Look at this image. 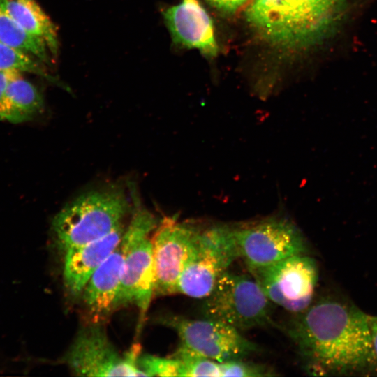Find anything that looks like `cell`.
<instances>
[{"label": "cell", "instance_id": "obj_1", "mask_svg": "<svg viewBox=\"0 0 377 377\" xmlns=\"http://www.w3.org/2000/svg\"><path fill=\"white\" fill-rule=\"evenodd\" d=\"M294 314L286 332L311 373L366 374L376 368L369 315L357 306L326 295Z\"/></svg>", "mask_w": 377, "mask_h": 377}, {"label": "cell", "instance_id": "obj_2", "mask_svg": "<svg viewBox=\"0 0 377 377\" xmlns=\"http://www.w3.org/2000/svg\"><path fill=\"white\" fill-rule=\"evenodd\" d=\"M345 13L346 0H253L246 17L267 41L300 49L332 36Z\"/></svg>", "mask_w": 377, "mask_h": 377}, {"label": "cell", "instance_id": "obj_3", "mask_svg": "<svg viewBox=\"0 0 377 377\" xmlns=\"http://www.w3.org/2000/svg\"><path fill=\"white\" fill-rule=\"evenodd\" d=\"M124 188L108 186L84 193L54 216L52 229L64 251L102 238L132 210Z\"/></svg>", "mask_w": 377, "mask_h": 377}, {"label": "cell", "instance_id": "obj_4", "mask_svg": "<svg viewBox=\"0 0 377 377\" xmlns=\"http://www.w3.org/2000/svg\"><path fill=\"white\" fill-rule=\"evenodd\" d=\"M131 219L124 232L121 245L124 263L115 309L135 304L143 322L154 295V269L151 233L158 223L154 216L143 208L135 195Z\"/></svg>", "mask_w": 377, "mask_h": 377}, {"label": "cell", "instance_id": "obj_5", "mask_svg": "<svg viewBox=\"0 0 377 377\" xmlns=\"http://www.w3.org/2000/svg\"><path fill=\"white\" fill-rule=\"evenodd\" d=\"M272 304L254 278L228 270L204 298L202 312L242 332L270 324Z\"/></svg>", "mask_w": 377, "mask_h": 377}, {"label": "cell", "instance_id": "obj_6", "mask_svg": "<svg viewBox=\"0 0 377 377\" xmlns=\"http://www.w3.org/2000/svg\"><path fill=\"white\" fill-rule=\"evenodd\" d=\"M238 258L231 226H198L179 279L177 293L204 299Z\"/></svg>", "mask_w": 377, "mask_h": 377}, {"label": "cell", "instance_id": "obj_7", "mask_svg": "<svg viewBox=\"0 0 377 377\" xmlns=\"http://www.w3.org/2000/svg\"><path fill=\"white\" fill-rule=\"evenodd\" d=\"M231 228L238 256L251 274L288 257L308 253L304 235L287 219L270 218Z\"/></svg>", "mask_w": 377, "mask_h": 377}, {"label": "cell", "instance_id": "obj_8", "mask_svg": "<svg viewBox=\"0 0 377 377\" xmlns=\"http://www.w3.org/2000/svg\"><path fill=\"white\" fill-rule=\"evenodd\" d=\"M140 351V346L134 344L120 354L96 324L78 333L64 360L77 376H144L138 366Z\"/></svg>", "mask_w": 377, "mask_h": 377}, {"label": "cell", "instance_id": "obj_9", "mask_svg": "<svg viewBox=\"0 0 377 377\" xmlns=\"http://www.w3.org/2000/svg\"><path fill=\"white\" fill-rule=\"evenodd\" d=\"M160 322L177 332L181 346L217 362L245 359L259 350L239 330L216 320L168 316Z\"/></svg>", "mask_w": 377, "mask_h": 377}, {"label": "cell", "instance_id": "obj_10", "mask_svg": "<svg viewBox=\"0 0 377 377\" xmlns=\"http://www.w3.org/2000/svg\"><path fill=\"white\" fill-rule=\"evenodd\" d=\"M318 274L315 259L302 254L284 258L252 275L273 304L297 313L313 302Z\"/></svg>", "mask_w": 377, "mask_h": 377}, {"label": "cell", "instance_id": "obj_11", "mask_svg": "<svg viewBox=\"0 0 377 377\" xmlns=\"http://www.w3.org/2000/svg\"><path fill=\"white\" fill-rule=\"evenodd\" d=\"M198 226L164 217L151 236L155 276L154 295L177 293L179 276L189 254Z\"/></svg>", "mask_w": 377, "mask_h": 377}, {"label": "cell", "instance_id": "obj_12", "mask_svg": "<svg viewBox=\"0 0 377 377\" xmlns=\"http://www.w3.org/2000/svg\"><path fill=\"white\" fill-rule=\"evenodd\" d=\"M164 18L175 43L215 56L218 46L212 20L198 0H182L168 8Z\"/></svg>", "mask_w": 377, "mask_h": 377}, {"label": "cell", "instance_id": "obj_13", "mask_svg": "<svg viewBox=\"0 0 377 377\" xmlns=\"http://www.w3.org/2000/svg\"><path fill=\"white\" fill-rule=\"evenodd\" d=\"M125 228L121 223L102 238L65 251L64 281L71 295L82 293L94 272L119 244Z\"/></svg>", "mask_w": 377, "mask_h": 377}, {"label": "cell", "instance_id": "obj_14", "mask_svg": "<svg viewBox=\"0 0 377 377\" xmlns=\"http://www.w3.org/2000/svg\"><path fill=\"white\" fill-rule=\"evenodd\" d=\"M123 263L124 253L120 242L94 272L81 293L87 311L94 321L115 310Z\"/></svg>", "mask_w": 377, "mask_h": 377}, {"label": "cell", "instance_id": "obj_15", "mask_svg": "<svg viewBox=\"0 0 377 377\" xmlns=\"http://www.w3.org/2000/svg\"><path fill=\"white\" fill-rule=\"evenodd\" d=\"M43 105L38 89L19 73L10 79L0 99V120L14 124L31 120Z\"/></svg>", "mask_w": 377, "mask_h": 377}, {"label": "cell", "instance_id": "obj_16", "mask_svg": "<svg viewBox=\"0 0 377 377\" xmlns=\"http://www.w3.org/2000/svg\"><path fill=\"white\" fill-rule=\"evenodd\" d=\"M10 16L27 32L42 39L52 54H57V29L35 0H2Z\"/></svg>", "mask_w": 377, "mask_h": 377}, {"label": "cell", "instance_id": "obj_17", "mask_svg": "<svg viewBox=\"0 0 377 377\" xmlns=\"http://www.w3.org/2000/svg\"><path fill=\"white\" fill-rule=\"evenodd\" d=\"M0 40L41 63L48 64L51 61V53L46 43L22 28L8 13L2 0H0Z\"/></svg>", "mask_w": 377, "mask_h": 377}, {"label": "cell", "instance_id": "obj_18", "mask_svg": "<svg viewBox=\"0 0 377 377\" xmlns=\"http://www.w3.org/2000/svg\"><path fill=\"white\" fill-rule=\"evenodd\" d=\"M42 64L32 56L0 40V71L32 73L60 85L59 82L47 72Z\"/></svg>", "mask_w": 377, "mask_h": 377}, {"label": "cell", "instance_id": "obj_19", "mask_svg": "<svg viewBox=\"0 0 377 377\" xmlns=\"http://www.w3.org/2000/svg\"><path fill=\"white\" fill-rule=\"evenodd\" d=\"M179 363V376H221L220 362L195 353L179 346L172 356Z\"/></svg>", "mask_w": 377, "mask_h": 377}, {"label": "cell", "instance_id": "obj_20", "mask_svg": "<svg viewBox=\"0 0 377 377\" xmlns=\"http://www.w3.org/2000/svg\"><path fill=\"white\" fill-rule=\"evenodd\" d=\"M138 366L144 376H179V363L173 357L165 358L151 355H140Z\"/></svg>", "mask_w": 377, "mask_h": 377}, {"label": "cell", "instance_id": "obj_21", "mask_svg": "<svg viewBox=\"0 0 377 377\" xmlns=\"http://www.w3.org/2000/svg\"><path fill=\"white\" fill-rule=\"evenodd\" d=\"M244 360L220 362L221 376L260 377L274 375L266 367Z\"/></svg>", "mask_w": 377, "mask_h": 377}, {"label": "cell", "instance_id": "obj_22", "mask_svg": "<svg viewBox=\"0 0 377 377\" xmlns=\"http://www.w3.org/2000/svg\"><path fill=\"white\" fill-rule=\"evenodd\" d=\"M212 6L219 10L232 13L237 10L248 0H207Z\"/></svg>", "mask_w": 377, "mask_h": 377}, {"label": "cell", "instance_id": "obj_23", "mask_svg": "<svg viewBox=\"0 0 377 377\" xmlns=\"http://www.w3.org/2000/svg\"><path fill=\"white\" fill-rule=\"evenodd\" d=\"M369 326L373 350L377 361V316L369 315Z\"/></svg>", "mask_w": 377, "mask_h": 377}, {"label": "cell", "instance_id": "obj_24", "mask_svg": "<svg viewBox=\"0 0 377 377\" xmlns=\"http://www.w3.org/2000/svg\"><path fill=\"white\" fill-rule=\"evenodd\" d=\"M21 73L19 71H0V99L2 97L4 91L10 80L16 74Z\"/></svg>", "mask_w": 377, "mask_h": 377}]
</instances>
